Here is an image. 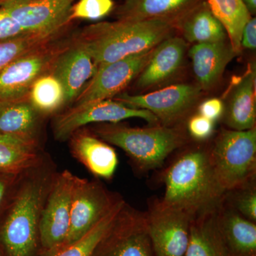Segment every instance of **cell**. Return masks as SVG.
<instances>
[{
	"mask_svg": "<svg viewBox=\"0 0 256 256\" xmlns=\"http://www.w3.org/2000/svg\"><path fill=\"white\" fill-rule=\"evenodd\" d=\"M252 16L256 14V0H242Z\"/></svg>",
	"mask_w": 256,
	"mask_h": 256,
	"instance_id": "37",
	"label": "cell"
},
{
	"mask_svg": "<svg viewBox=\"0 0 256 256\" xmlns=\"http://www.w3.org/2000/svg\"><path fill=\"white\" fill-rule=\"evenodd\" d=\"M154 48L112 63L98 66L94 76L74 101L75 106L112 99L118 95L142 72L150 60Z\"/></svg>",
	"mask_w": 256,
	"mask_h": 256,
	"instance_id": "13",
	"label": "cell"
},
{
	"mask_svg": "<svg viewBox=\"0 0 256 256\" xmlns=\"http://www.w3.org/2000/svg\"><path fill=\"white\" fill-rule=\"evenodd\" d=\"M1 256H2V255H1Z\"/></svg>",
	"mask_w": 256,
	"mask_h": 256,
	"instance_id": "40",
	"label": "cell"
},
{
	"mask_svg": "<svg viewBox=\"0 0 256 256\" xmlns=\"http://www.w3.org/2000/svg\"><path fill=\"white\" fill-rule=\"evenodd\" d=\"M41 165L37 140L0 133V173L23 175Z\"/></svg>",
	"mask_w": 256,
	"mask_h": 256,
	"instance_id": "22",
	"label": "cell"
},
{
	"mask_svg": "<svg viewBox=\"0 0 256 256\" xmlns=\"http://www.w3.org/2000/svg\"><path fill=\"white\" fill-rule=\"evenodd\" d=\"M236 55L226 41L194 45L188 50V56L200 88L208 90L216 86Z\"/></svg>",
	"mask_w": 256,
	"mask_h": 256,
	"instance_id": "20",
	"label": "cell"
},
{
	"mask_svg": "<svg viewBox=\"0 0 256 256\" xmlns=\"http://www.w3.org/2000/svg\"><path fill=\"white\" fill-rule=\"evenodd\" d=\"M0 256H1V254H0Z\"/></svg>",
	"mask_w": 256,
	"mask_h": 256,
	"instance_id": "39",
	"label": "cell"
},
{
	"mask_svg": "<svg viewBox=\"0 0 256 256\" xmlns=\"http://www.w3.org/2000/svg\"><path fill=\"white\" fill-rule=\"evenodd\" d=\"M242 48L255 50L256 48V18L252 16L242 30Z\"/></svg>",
	"mask_w": 256,
	"mask_h": 256,
	"instance_id": "36",
	"label": "cell"
},
{
	"mask_svg": "<svg viewBox=\"0 0 256 256\" xmlns=\"http://www.w3.org/2000/svg\"><path fill=\"white\" fill-rule=\"evenodd\" d=\"M114 8V0H78L70 9L69 22L100 20L112 12Z\"/></svg>",
	"mask_w": 256,
	"mask_h": 256,
	"instance_id": "31",
	"label": "cell"
},
{
	"mask_svg": "<svg viewBox=\"0 0 256 256\" xmlns=\"http://www.w3.org/2000/svg\"><path fill=\"white\" fill-rule=\"evenodd\" d=\"M210 164L226 192L255 182L256 130L223 129L210 146Z\"/></svg>",
	"mask_w": 256,
	"mask_h": 256,
	"instance_id": "5",
	"label": "cell"
},
{
	"mask_svg": "<svg viewBox=\"0 0 256 256\" xmlns=\"http://www.w3.org/2000/svg\"><path fill=\"white\" fill-rule=\"evenodd\" d=\"M182 38L190 43H214L226 41V32L210 11L206 0L196 5L176 26Z\"/></svg>",
	"mask_w": 256,
	"mask_h": 256,
	"instance_id": "24",
	"label": "cell"
},
{
	"mask_svg": "<svg viewBox=\"0 0 256 256\" xmlns=\"http://www.w3.org/2000/svg\"><path fill=\"white\" fill-rule=\"evenodd\" d=\"M210 11L226 32L230 46L236 54L242 50V30L252 18L242 0H206Z\"/></svg>",
	"mask_w": 256,
	"mask_h": 256,
	"instance_id": "26",
	"label": "cell"
},
{
	"mask_svg": "<svg viewBox=\"0 0 256 256\" xmlns=\"http://www.w3.org/2000/svg\"><path fill=\"white\" fill-rule=\"evenodd\" d=\"M256 68L250 66L234 80L224 104V121L229 129L242 131L256 128Z\"/></svg>",
	"mask_w": 256,
	"mask_h": 256,
	"instance_id": "18",
	"label": "cell"
},
{
	"mask_svg": "<svg viewBox=\"0 0 256 256\" xmlns=\"http://www.w3.org/2000/svg\"><path fill=\"white\" fill-rule=\"evenodd\" d=\"M57 35L43 36L23 34L0 40V73L15 60L53 41Z\"/></svg>",
	"mask_w": 256,
	"mask_h": 256,
	"instance_id": "29",
	"label": "cell"
},
{
	"mask_svg": "<svg viewBox=\"0 0 256 256\" xmlns=\"http://www.w3.org/2000/svg\"><path fill=\"white\" fill-rule=\"evenodd\" d=\"M97 68L86 48L76 38L58 54L50 72L62 82L69 104L75 101Z\"/></svg>",
	"mask_w": 256,
	"mask_h": 256,
	"instance_id": "15",
	"label": "cell"
},
{
	"mask_svg": "<svg viewBox=\"0 0 256 256\" xmlns=\"http://www.w3.org/2000/svg\"><path fill=\"white\" fill-rule=\"evenodd\" d=\"M26 34L4 8L0 6V40Z\"/></svg>",
	"mask_w": 256,
	"mask_h": 256,
	"instance_id": "34",
	"label": "cell"
},
{
	"mask_svg": "<svg viewBox=\"0 0 256 256\" xmlns=\"http://www.w3.org/2000/svg\"><path fill=\"white\" fill-rule=\"evenodd\" d=\"M162 178L165 190L160 202L192 218L215 210L226 193L216 178L210 146L183 150L165 169Z\"/></svg>",
	"mask_w": 256,
	"mask_h": 256,
	"instance_id": "1",
	"label": "cell"
},
{
	"mask_svg": "<svg viewBox=\"0 0 256 256\" xmlns=\"http://www.w3.org/2000/svg\"><path fill=\"white\" fill-rule=\"evenodd\" d=\"M76 0H25L0 5L24 33L53 36L70 24L69 14Z\"/></svg>",
	"mask_w": 256,
	"mask_h": 256,
	"instance_id": "14",
	"label": "cell"
},
{
	"mask_svg": "<svg viewBox=\"0 0 256 256\" xmlns=\"http://www.w3.org/2000/svg\"><path fill=\"white\" fill-rule=\"evenodd\" d=\"M94 133L122 149L141 172L162 168L173 152L184 148L188 141L181 126L156 124L141 128L106 124L94 128Z\"/></svg>",
	"mask_w": 256,
	"mask_h": 256,
	"instance_id": "4",
	"label": "cell"
},
{
	"mask_svg": "<svg viewBox=\"0 0 256 256\" xmlns=\"http://www.w3.org/2000/svg\"><path fill=\"white\" fill-rule=\"evenodd\" d=\"M24 175L0 173V215L9 204Z\"/></svg>",
	"mask_w": 256,
	"mask_h": 256,
	"instance_id": "33",
	"label": "cell"
},
{
	"mask_svg": "<svg viewBox=\"0 0 256 256\" xmlns=\"http://www.w3.org/2000/svg\"><path fill=\"white\" fill-rule=\"evenodd\" d=\"M224 112V102L216 98L204 100L198 106V114L214 122L223 117Z\"/></svg>",
	"mask_w": 256,
	"mask_h": 256,
	"instance_id": "35",
	"label": "cell"
},
{
	"mask_svg": "<svg viewBox=\"0 0 256 256\" xmlns=\"http://www.w3.org/2000/svg\"><path fill=\"white\" fill-rule=\"evenodd\" d=\"M126 202L121 198L94 228L72 244L57 246L40 252L38 256H92L98 242L118 214Z\"/></svg>",
	"mask_w": 256,
	"mask_h": 256,
	"instance_id": "27",
	"label": "cell"
},
{
	"mask_svg": "<svg viewBox=\"0 0 256 256\" xmlns=\"http://www.w3.org/2000/svg\"><path fill=\"white\" fill-rule=\"evenodd\" d=\"M92 256H156L146 213L124 204Z\"/></svg>",
	"mask_w": 256,
	"mask_h": 256,
	"instance_id": "7",
	"label": "cell"
},
{
	"mask_svg": "<svg viewBox=\"0 0 256 256\" xmlns=\"http://www.w3.org/2000/svg\"><path fill=\"white\" fill-rule=\"evenodd\" d=\"M42 117L28 97L0 101V133L37 140Z\"/></svg>",
	"mask_w": 256,
	"mask_h": 256,
	"instance_id": "25",
	"label": "cell"
},
{
	"mask_svg": "<svg viewBox=\"0 0 256 256\" xmlns=\"http://www.w3.org/2000/svg\"><path fill=\"white\" fill-rule=\"evenodd\" d=\"M204 0H122L114 8L117 20H161L176 24Z\"/></svg>",
	"mask_w": 256,
	"mask_h": 256,
	"instance_id": "19",
	"label": "cell"
},
{
	"mask_svg": "<svg viewBox=\"0 0 256 256\" xmlns=\"http://www.w3.org/2000/svg\"><path fill=\"white\" fill-rule=\"evenodd\" d=\"M25 1V0H0V5L4 3L11 2Z\"/></svg>",
	"mask_w": 256,
	"mask_h": 256,
	"instance_id": "38",
	"label": "cell"
},
{
	"mask_svg": "<svg viewBox=\"0 0 256 256\" xmlns=\"http://www.w3.org/2000/svg\"><path fill=\"white\" fill-rule=\"evenodd\" d=\"M122 198L98 181L76 176L72 194L68 234L60 245L72 244L88 233Z\"/></svg>",
	"mask_w": 256,
	"mask_h": 256,
	"instance_id": "9",
	"label": "cell"
},
{
	"mask_svg": "<svg viewBox=\"0 0 256 256\" xmlns=\"http://www.w3.org/2000/svg\"><path fill=\"white\" fill-rule=\"evenodd\" d=\"M146 213V227L156 256H184L188 248L192 218L188 214L151 202Z\"/></svg>",
	"mask_w": 256,
	"mask_h": 256,
	"instance_id": "12",
	"label": "cell"
},
{
	"mask_svg": "<svg viewBox=\"0 0 256 256\" xmlns=\"http://www.w3.org/2000/svg\"><path fill=\"white\" fill-rule=\"evenodd\" d=\"M202 90L198 85L178 84L142 95L120 94L114 99L130 107L150 111L161 126L176 127L196 106Z\"/></svg>",
	"mask_w": 256,
	"mask_h": 256,
	"instance_id": "6",
	"label": "cell"
},
{
	"mask_svg": "<svg viewBox=\"0 0 256 256\" xmlns=\"http://www.w3.org/2000/svg\"><path fill=\"white\" fill-rule=\"evenodd\" d=\"M28 98L42 116L54 114L66 104L62 82L50 72L44 74L34 82Z\"/></svg>",
	"mask_w": 256,
	"mask_h": 256,
	"instance_id": "28",
	"label": "cell"
},
{
	"mask_svg": "<svg viewBox=\"0 0 256 256\" xmlns=\"http://www.w3.org/2000/svg\"><path fill=\"white\" fill-rule=\"evenodd\" d=\"M76 176L68 170H64L52 178L40 214V252L60 245L68 234Z\"/></svg>",
	"mask_w": 256,
	"mask_h": 256,
	"instance_id": "10",
	"label": "cell"
},
{
	"mask_svg": "<svg viewBox=\"0 0 256 256\" xmlns=\"http://www.w3.org/2000/svg\"><path fill=\"white\" fill-rule=\"evenodd\" d=\"M176 32L172 24L161 20H116L86 26L76 40L99 66L154 48Z\"/></svg>",
	"mask_w": 256,
	"mask_h": 256,
	"instance_id": "3",
	"label": "cell"
},
{
	"mask_svg": "<svg viewBox=\"0 0 256 256\" xmlns=\"http://www.w3.org/2000/svg\"><path fill=\"white\" fill-rule=\"evenodd\" d=\"M215 122L200 114H194L188 122V130L192 138L204 141L210 138L214 131Z\"/></svg>",
	"mask_w": 256,
	"mask_h": 256,
	"instance_id": "32",
	"label": "cell"
},
{
	"mask_svg": "<svg viewBox=\"0 0 256 256\" xmlns=\"http://www.w3.org/2000/svg\"><path fill=\"white\" fill-rule=\"evenodd\" d=\"M70 153L96 178L110 180L118 164L117 153L94 132L80 128L69 138Z\"/></svg>",
	"mask_w": 256,
	"mask_h": 256,
	"instance_id": "17",
	"label": "cell"
},
{
	"mask_svg": "<svg viewBox=\"0 0 256 256\" xmlns=\"http://www.w3.org/2000/svg\"><path fill=\"white\" fill-rule=\"evenodd\" d=\"M132 118L144 120L151 126L160 124L158 118L150 111L130 107L114 99H106L74 106L58 114L54 121V134L57 140H66L86 124H118Z\"/></svg>",
	"mask_w": 256,
	"mask_h": 256,
	"instance_id": "8",
	"label": "cell"
},
{
	"mask_svg": "<svg viewBox=\"0 0 256 256\" xmlns=\"http://www.w3.org/2000/svg\"><path fill=\"white\" fill-rule=\"evenodd\" d=\"M68 43L50 42L10 64L0 73V101L28 97L34 82L50 72L56 58Z\"/></svg>",
	"mask_w": 256,
	"mask_h": 256,
	"instance_id": "11",
	"label": "cell"
},
{
	"mask_svg": "<svg viewBox=\"0 0 256 256\" xmlns=\"http://www.w3.org/2000/svg\"><path fill=\"white\" fill-rule=\"evenodd\" d=\"M216 208L192 218L184 256H230L217 224Z\"/></svg>",
	"mask_w": 256,
	"mask_h": 256,
	"instance_id": "23",
	"label": "cell"
},
{
	"mask_svg": "<svg viewBox=\"0 0 256 256\" xmlns=\"http://www.w3.org/2000/svg\"><path fill=\"white\" fill-rule=\"evenodd\" d=\"M224 200L242 216L256 222V188L255 182L227 192Z\"/></svg>",
	"mask_w": 256,
	"mask_h": 256,
	"instance_id": "30",
	"label": "cell"
},
{
	"mask_svg": "<svg viewBox=\"0 0 256 256\" xmlns=\"http://www.w3.org/2000/svg\"><path fill=\"white\" fill-rule=\"evenodd\" d=\"M216 218L230 256H256V222L242 216L224 197Z\"/></svg>",
	"mask_w": 256,
	"mask_h": 256,
	"instance_id": "21",
	"label": "cell"
},
{
	"mask_svg": "<svg viewBox=\"0 0 256 256\" xmlns=\"http://www.w3.org/2000/svg\"><path fill=\"white\" fill-rule=\"evenodd\" d=\"M24 175L0 218L2 256H38L40 214L52 178L40 172Z\"/></svg>",
	"mask_w": 256,
	"mask_h": 256,
	"instance_id": "2",
	"label": "cell"
},
{
	"mask_svg": "<svg viewBox=\"0 0 256 256\" xmlns=\"http://www.w3.org/2000/svg\"><path fill=\"white\" fill-rule=\"evenodd\" d=\"M186 52V41L182 37L174 35L161 42L136 78V86L146 90L169 82L182 68Z\"/></svg>",
	"mask_w": 256,
	"mask_h": 256,
	"instance_id": "16",
	"label": "cell"
}]
</instances>
